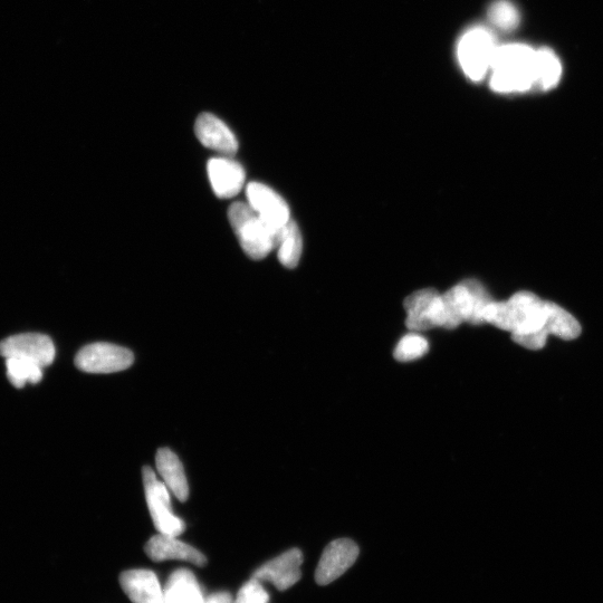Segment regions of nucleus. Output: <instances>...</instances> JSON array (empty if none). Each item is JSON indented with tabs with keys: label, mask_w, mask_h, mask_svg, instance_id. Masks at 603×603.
Here are the masks:
<instances>
[{
	"label": "nucleus",
	"mask_w": 603,
	"mask_h": 603,
	"mask_svg": "<svg viewBox=\"0 0 603 603\" xmlns=\"http://www.w3.org/2000/svg\"><path fill=\"white\" fill-rule=\"evenodd\" d=\"M485 323L512 333V339L530 350L543 349L550 335L549 302L531 292H519L510 300L492 302L485 312Z\"/></svg>",
	"instance_id": "1"
},
{
	"label": "nucleus",
	"mask_w": 603,
	"mask_h": 603,
	"mask_svg": "<svg viewBox=\"0 0 603 603\" xmlns=\"http://www.w3.org/2000/svg\"><path fill=\"white\" fill-rule=\"evenodd\" d=\"M491 71V86L494 91H529L535 85V52L522 44L497 47Z\"/></svg>",
	"instance_id": "2"
},
{
	"label": "nucleus",
	"mask_w": 603,
	"mask_h": 603,
	"mask_svg": "<svg viewBox=\"0 0 603 603\" xmlns=\"http://www.w3.org/2000/svg\"><path fill=\"white\" fill-rule=\"evenodd\" d=\"M228 219L243 251L252 260H264L275 250L281 232L268 226L250 205L234 203L228 209Z\"/></svg>",
	"instance_id": "3"
},
{
	"label": "nucleus",
	"mask_w": 603,
	"mask_h": 603,
	"mask_svg": "<svg viewBox=\"0 0 603 603\" xmlns=\"http://www.w3.org/2000/svg\"><path fill=\"white\" fill-rule=\"evenodd\" d=\"M444 328L454 330L464 322L474 325L485 323V312L493 300L485 287L476 280H467L442 294Z\"/></svg>",
	"instance_id": "4"
},
{
	"label": "nucleus",
	"mask_w": 603,
	"mask_h": 603,
	"mask_svg": "<svg viewBox=\"0 0 603 603\" xmlns=\"http://www.w3.org/2000/svg\"><path fill=\"white\" fill-rule=\"evenodd\" d=\"M496 41L493 34L484 27H473L461 38L457 46V57L468 79L482 81L491 71Z\"/></svg>",
	"instance_id": "5"
},
{
	"label": "nucleus",
	"mask_w": 603,
	"mask_h": 603,
	"mask_svg": "<svg viewBox=\"0 0 603 603\" xmlns=\"http://www.w3.org/2000/svg\"><path fill=\"white\" fill-rule=\"evenodd\" d=\"M142 475L153 524H155L160 534L177 536L178 538L179 535L185 532L186 524L172 512L168 487L159 480L156 473L149 466L143 467Z\"/></svg>",
	"instance_id": "6"
},
{
	"label": "nucleus",
	"mask_w": 603,
	"mask_h": 603,
	"mask_svg": "<svg viewBox=\"0 0 603 603\" xmlns=\"http://www.w3.org/2000/svg\"><path fill=\"white\" fill-rule=\"evenodd\" d=\"M406 325L410 331H428L444 328L445 311L442 294L434 289H424L405 300Z\"/></svg>",
	"instance_id": "7"
},
{
	"label": "nucleus",
	"mask_w": 603,
	"mask_h": 603,
	"mask_svg": "<svg viewBox=\"0 0 603 603\" xmlns=\"http://www.w3.org/2000/svg\"><path fill=\"white\" fill-rule=\"evenodd\" d=\"M133 353L112 343H93L76 354L75 365L88 373H113L129 369Z\"/></svg>",
	"instance_id": "8"
},
{
	"label": "nucleus",
	"mask_w": 603,
	"mask_h": 603,
	"mask_svg": "<svg viewBox=\"0 0 603 603\" xmlns=\"http://www.w3.org/2000/svg\"><path fill=\"white\" fill-rule=\"evenodd\" d=\"M55 353L52 339L41 333L17 334L0 343V356L5 359H24L42 368L52 365Z\"/></svg>",
	"instance_id": "9"
},
{
	"label": "nucleus",
	"mask_w": 603,
	"mask_h": 603,
	"mask_svg": "<svg viewBox=\"0 0 603 603\" xmlns=\"http://www.w3.org/2000/svg\"><path fill=\"white\" fill-rule=\"evenodd\" d=\"M247 204L264 222L280 233L291 220L290 208L276 191L261 183L246 187Z\"/></svg>",
	"instance_id": "10"
},
{
	"label": "nucleus",
	"mask_w": 603,
	"mask_h": 603,
	"mask_svg": "<svg viewBox=\"0 0 603 603\" xmlns=\"http://www.w3.org/2000/svg\"><path fill=\"white\" fill-rule=\"evenodd\" d=\"M359 552L358 545L350 539L335 540L327 545L315 571L318 585L328 586L343 576L356 563Z\"/></svg>",
	"instance_id": "11"
},
{
	"label": "nucleus",
	"mask_w": 603,
	"mask_h": 603,
	"mask_svg": "<svg viewBox=\"0 0 603 603\" xmlns=\"http://www.w3.org/2000/svg\"><path fill=\"white\" fill-rule=\"evenodd\" d=\"M302 563V552L299 549H291L257 569L253 578L261 582H270L276 589L285 591L300 581Z\"/></svg>",
	"instance_id": "12"
},
{
	"label": "nucleus",
	"mask_w": 603,
	"mask_h": 603,
	"mask_svg": "<svg viewBox=\"0 0 603 603\" xmlns=\"http://www.w3.org/2000/svg\"><path fill=\"white\" fill-rule=\"evenodd\" d=\"M207 172L215 195L228 199L237 196L245 186L243 166L231 157H215L208 161Z\"/></svg>",
	"instance_id": "13"
},
{
	"label": "nucleus",
	"mask_w": 603,
	"mask_h": 603,
	"mask_svg": "<svg viewBox=\"0 0 603 603\" xmlns=\"http://www.w3.org/2000/svg\"><path fill=\"white\" fill-rule=\"evenodd\" d=\"M195 132L201 145L220 156L233 157L238 150L235 134L213 114H201L196 121Z\"/></svg>",
	"instance_id": "14"
},
{
	"label": "nucleus",
	"mask_w": 603,
	"mask_h": 603,
	"mask_svg": "<svg viewBox=\"0 0 603 603\" xmlns=\"http://www.w3.org/2000/svg\"><path fill=\"white\" fill-rule=\"evenodd\" d=\"M146 553L152 561L183 560L205 567V555L189 544L177 539V536L158 534L151 538L146 545Z\"/></svg>",
	"instance_id": "15"
},
{
	"label": "nucleus",
	"mask_w": 603,
	"mask_h": 603,
	"mask_svg": "<svg viewBox=\"0 0 603 603\" xmlns=\"http://www.w3.org/2000/svg\"><path fill=\"white\" fill-rule=\"evenodd\" d=\"M120 586L133 603H165V592L156 574L150 570L123 572Z\"/></svg>",
	"instance_id": "16"
},
{
	"label": "nucleus",
	"mask_w": 603,
	"mask_h": 603,
	"mask_svg": "<svg viewBox=\"0 0 603 603\" xmlns=\"http://www.w3.org/2000/svg\"><path fill=\"white\" fill-rule=\"evenodd\" d=\"M158 473L162 482L174 494L178 501L186 502L189 496V486L183 464L178 456L169 448H160L156 456Z\"/></svg>",
	"instance_id": "17"
},
{
	"label": "nucleus",
	"mask_w": 603,
	"mask_h": 603,
	"mask_svg": "<svg viewBox=\"0 0 603 603\" xmlns=\"http://www.w3.org/2000/svg\"><path fill=\"white\" fill-rule=\"evenodd\" d=\"M164 592L165 603H205L195 574L187 569L172 573Z\"/></svg>",
	"instance_id": "18"
},
{
	"label": "nucleus",
	"mask_w": 603,
	"mask_h": 603,
	"mask_svg": "<svg viewBox=\"0 0 603 603\" xmlns=\"http://www.w3.org/2000/svg\"><path fill=\"white\" fill-rule=\"evenodd\" d=\"M275 250L280 263L286 268H295L300 263L303 239L300 228L292 219L282 229Z\"/></svg>",
	"instance_id": "19"
},
{
	"label": "nucleus",
	"mask_w": 603,
	"mask_h": 603,
	"mask_svg": "<svg viewBox=\"0 0 603 603\" xmlns=\"http://www.w3.org/2000/svg\"><path fill=\"white\" fill-rule=\"evenodd\" d=\"M562 74L561 63L552 50L535 52V85L542 90L557 86Z\"/></svg>",
	"instance_id": "20"
},
{
	"label": "nucleus",
	"mask_w": 603,
	"mask_h": 603,
	"mask_svg": "<svg viewBox=\"0 0 603 603\" xmlns=\"http://www.w3.org/2000/svg\"><path fill=\"white\" fill-rule=\"evenodd\" d=\"M548 327L550 335L562 340H574L581 334V325L576 318L561 306L549 302Z\"/></svg>",
	"instance_id": "21"
},
{
	"label": "nucleus",
	"mask_w": 603,
	"mask_h": 603,
	"mask_svg": "<svg viewBox=\"0 0 603 603\" xmlns=\"http://www.w3.org/2000/svg\"><path fill=\"white\" fill-rule=\"evenodd\" d=\"M7 377L16 388L38 384L43 378V368L36 363L19 358H7Z\"/></svg>",
	"instance_id": "22"
},
{
	"label": "nucleus",
	"mask_w": 603,
	"mask_h": 603,
	"mask_svg": "<svg viewBox=\"0 0 603 603\" xmlns=\"http://www.w3.org/2000/svg\"><path fill=\"white\" fill-rule=\"evenodd\" d=\"M494 27L503 32H511L519 26L521 17L518 9L509 0H497L488 11Z\"/></svg>",
	"instance_id": "23"
},
{
	"label": "nucleus",
	"mask_w": 603,
	"mask_h": 603,
	"mask_svg": "<svg viewBox=\"0 0 603 603\" xmlns=\"http://www.w3.org/2000/svg\"><path fill=\"white\" fill-rule=\"evenodd\" d=\"M429 350V343L423 335L409 333L402 338L394 352V357L399 362H410L423 358Z\"/></svg>",
	"instance_id": "24"
},
{
	"label": "nucleus",
	"mask_w": 603,
	"mask_h": 603,
	"mask_svg": "<svg viewBox=\"0 0 603 603\" xmlns=\"http://www.w3.org/2000/svg\"><path fill=\"white\" fill-rule=\"evenodd\" d=\"M268 600H270V596L263 588L261 581L252 578L239 590L233 603H267Z\"/></svg>",
	"instance_id": "25"
},
{
	"label": "nucleus",
	"mask_w": 603,
	"mask_h": 603,
	"mask_svg": "<svg viewBox=\"0 0 603 603\" xmlns=\"http://www.w3.org/2000/svg\"><path fill=\"white\" fill-rule=\"evenodd\" d=\"M205 603H233V599L227 592H217L205 598Z\"/></svg>",
	"instance_id": "26"
}]
</instances>
